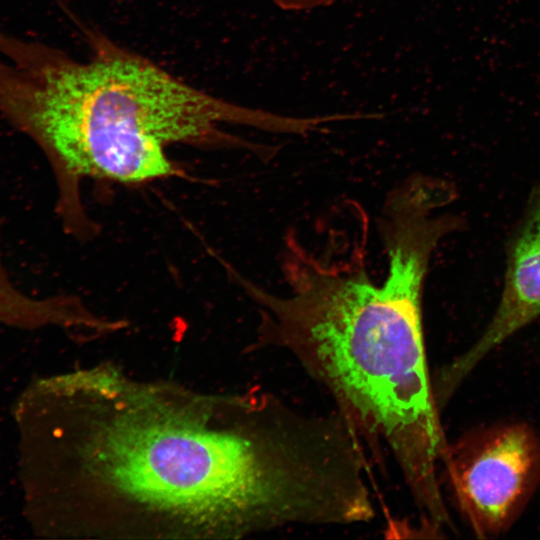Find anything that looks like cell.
Segmentation results:
<instances>
[{"mask_svg": "<svg viewBox=\"0 0 540 540\" xmlns=\"http://www.w3.org/2000/svg\"><path fill=\"white\" fill-rule=\"evenodd\" d=\"M91 55L77 60L46 44L0 35V115L44 152L55 175L57 212L76 236L97 228L80 184L97 179L135 184L178 174L171 144L244 148L222 129L242 125L272 133L284 115L199 90L103 34L87 32Z\"/></svg>", "mask_w": 540, "mask_h": 540, "instance_id": "obj_3", "label": "cell"}, {"mask_svg": "<svg viewBox=\"0 0 540 540\" xmlns=\"http://www.w3.org/2000/svg\"><path fill=\"white\" fill-rule=\"evenodd\" d=\"M441 466L461 516L480 538L499 535L540 483V438L524 423L472 430L449 444Z\"/></svg>", "mask_w": 540, "mask_h": 540, "instance_id": "obj_4", "label": "cell"}, {"mask_svg": "<svg viewBox=\"0 0 540 540\" xmlns=\"http://www.w3.org/2000/svg\"><path fill=\"white\" fill-rule=\"evenodd\" d=\"M540 317V183L507 242L504 286L498 306L482 334L433 378L440 408L497 346Z\"/></svg>", "mask_w": 540, "mask_h": 540, "instance_id": "obj_5", "label": "cell"}, {"mask_svg": "<svg viewBox=\"0 0 540 540\" xmlns=\"http://www.w3.org/2000/svg\"><path fill=\"white\" fill-rule=\"evenodd\" d=\"M285 11H309L333 5L337 0H270Z\"/></svg>", "mask_w": 540, "mask_h": 540, "instance_id": "obj_6", "label": "cell"}, {"mask_svg": "<svg viewBox=\"0 0 540 540\" xmlns=\"http://www.w3.org/2000/svg\"><path fill=\"white\" fill-rule=\"evenodd\" d=\"M13 415L44 538L238 539L319 525L338 491L329 418L260 389L201 393L100 363L32 381Z\"/></svg>", "mask_w": 540, "mask_h": 540, "instance_id": "obj_1", "label": "cell"}, {"mask_svg": "<svg viewBox=\"0 0 540 540\" xmlns=\"http://www.w3.org/2000/svg\"><path fill=\"white\" fill-rule=\"evenodd\" d=\"M451 202L442 182L422 175L388 196L379 224L388 258L381 283L362 262L324 261L292 237L284 296L229 268L260 310L252 346L291 353L372 452L388 449L427 516L446 506L438 469L449 442L428 367L422 295L437 245L465 227L459 215L438 213Z\"/></svg>", "mask_w": 540, "mask_h": 540, "instance_id": "obj_2", "label": "cell"}]
</instances>
